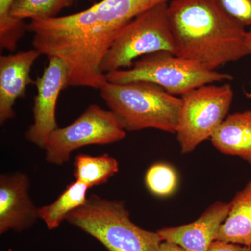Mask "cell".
<instances>
[{
  "label": "cell",
  "mask_w": 251,
  "mask_h": 251,
  "mask_svg": "<svg viewBox=\"0 0 251 251\" xmlns=\"http://www.w3.org/2000/svg\"><path fill=\"white\" fill-rule=\"evenodd\" d=\"M171 1L101 0L76 14L33 20L27 30L34 34V49L65 63L68 87L100 90L107 82L100 64L122 29L146 10Z\"/></svg>",
  "instance_id": "cell-1"
},
{
  "label": "cell",
  "mask_w": 251,
  "mask_h": 251,
  "mask_svg": "<svg viewBox=\"0 0 251 251\" xmlns=\"http://www.w3.org/2000/svg\"><path fill=\"white\" fill-rule=\"evenodd\" d=\"M168 16L179 57L216 70L251 54L246 27L219 0H171Z\"/></svg>",
  "instance_id": "cell-2"
},
{
  "label": "cell",
  "mask_w": 251,
  "mask_h": 251,
  "mask_svg": "<svg viewBox=\"0 0 251 251\" xmlns=\"http://www.w3.org/2000/svg\"><path fill=\"white\" fill-rule=\"evenodd\" d=\"M100 94L126 131L154 128L170 133L177 130L181 99L156 84L107 82Z\"/></svg>",
  "instance_id": "cell-3"
},
{
  "label": "cell",
  "mask_w": 251,
  "mask_h": 251,
  "mask_svg": "<svg viewBox=\"0 0 251 251\" xmlns=\"http://www.w3.org/2000/svg\"><path fill=\"white\" fill-rule=\"evenodd\" d=\"M66 221L95 238L108 251H161L163 240L158 232L135 225L122 201L91 195Z\"/></svg>",
  "instance_id": "cell-4"
},
{
  "label": "cell",
  "mask_w": 251,
  "mask_h": 251,
  "mask_svg": "<svg viewBox=\"0 0 251 251\" xmlns=\"http://www.w3.org/2000/svg\"><path fill=\"white\" fill-rule=\"evenodd\" d=\"M105 75L107 82L114 84L151 82L175 96H182L201 86L233 79L228 74L211 70L168 51L147 54L135 61L130 69L113 71Z\"/></svg>",
  "instance_id": "cell-5"
},
{
  "label": "cell",
  "mask_w": 251,
  "mask_h": 251,
  "mask_svg": "<svg viewBox=\"0 0 251 251\" xmlns=\"http://www.w3.org/2000/svg\"><path fill=\"white\" fill-rule=\"evenodd\" d=\"M169 2L159 3L146 10L122 29L102 60V74L130 69L137 58L153 52L175 54L168 16Z\"/></svg>",
  "instance_id": "cell-6"
},
{
  "label": "cell",
  "mask_w": 251,
  "mask_h": 251,
  "mask_svg": "<svg viewBox=\"0 0 251 251\" xmlns=\"http://www.w3.org/2000/svg\"><path fill=\"white\" fill-rule=\"evenodd\" d=\"M233 97L229 83L201 86L181 96L175 134L182 154L192 152L200 144L210 139L228 115Z\"/></svg>",
  "instance_id": "cell-7"
},
{
  "label": "cell",
  "mask_w": 251,
  "mask_h": 251,
  "mask_svg": "<svg viewBox=\"0 0 251 251\" xmlns=\"http://www.w3.org/2000/svg\"><path fill=\"white\" fill-rule=\"evenodd\" d=\"M126 135V131L111 110L92 104L71 125L50 135L44 147L46 161L62 166L77 149L116 143Z\"/></svg>",
  "instance_id": "cell-8"
},
{
  "label": "cell",
  "mask_w": 251,
  "mask_h": 251,
  "mask_svg": "<svg viewBox=\"0 0 251 251\" xmlns=\"http://www.w3.org/2000/svg\"><path fill=\"white\" fill-rule=\"evenodd\" d=\"M42 76L35 84L37 94L34 98V122L25 133L28 141L44 149L50 135L58 128L56 106L61 91L68 87V68L57 57L49 58Z\"/></svg>",
  "instance_id": "cell-9"
},
{
  "label": "cell",
  "mask_w": 251,
  "mask_h": 251,
  "mask_svg": "<svg viewBox=\"0 0 251 251\" xmlns=\"http://www.w3.org/2000/svg\"><path fill=\"white\" fill-rule=\"evenodd\" d=\"M30 180L21 172L0 175V234L22 232L39 219V208L29 195Z\"/></svg>",
  "instance_id": "cell-10"
},
{
  "label": "cell",
  "mask_w": 251,
  "mask_h": 251,
  "mask_svg": "<svg viewBox=\"0 0 251 251\" xmlns=\"http://www.w3.org/2000/svg\"><path fill=\"white\" fill-rule=\"evenodd\" d=\"M229 210V202L217 201L191 224L165 227L156 232L163 242L174 243L186 251H208L216 240L220 227L227 219Z\"/></svg>",
  "instance_id": "cell-11"
},
{
  "label": "cell",
  "mask_w": 251,
  "mask_h": 251,
  "mask_svg": "<svg viewBox=\"0 0 251 251\" xmlns=\"http://www.w3.org/2000/svg\"><path fill=\"white\" fill-rule=\"evenodd\" d=\"M41 55L33 49L0 57V123L4 125L15 117L14 106L24 97L27 87L35 84L30 76L31 67Z\"/></svg>",
  "instance_id": "cell-12"
},
{
  "label": "cell",
  "mask_w": 251,
  "mask_h": 251,
  "mask_svg": "<svg viewBox=\"0 0 251 251\" xmlns=\"http://www.w3.org/2000/svg\"><path fill=\"white\" fill-rule=\"evenodd\" d=\"M210 140L221 153L239 157L251 165V110L227 115Z\"/></svg>",
  "instance_id": "cell-13"
},
{
  "label": "cell",
  "mask_w": 251,
  "mask_h": 251,
  "mask_svg": "<svg viewBox=\"0 0 251 251\" xmlns=\"http://www.w3.org/2000/svg\"><path fill=\"white\" fill-rule=\"evenodd\" d=\"M216 240L251 247V180L232 198Z\"/></svg>",
  "instance_id": "cell-14"
},
{
  "label": "cell",
  "mask_w": 251,
  "mask_h": 251,
  "mask_svg": "<svg viewBox=\"0 0 251 251\" xmlns=\"http://www.w3.org/2000/svg\"><path fill=\"white\" fill-rule=\"evenodd\" d=\"M88 186L75 180L68 185L54 202L39 208V219L49 230L57 228L72 211L87 202Z\"/></svg>",
  "instance_id": "cell-15"
},
{
  "label": "cell",
  "mask_w": 251,
  "mask_h": 251,
  "mask_svg": "<svg viewBox=\"0 0 251 251\" xmlns=\"http://www.w3.org/2000/svg\"><path fill=\"white\" fill-rule=\"evenodd\" d=\"M118 171V162L107 153L99 156L80 153L74 161L75 179L90 188L108 182Z\"/></svg>",
  "instance_id": "cell-16"
},
{
  "label": "cell",
  "mask_w": 251,
  "mask_h": 251,
  "mask_svg": "<svg viewBox=\"0 0 251 251\" xmlns=\"http://www.w3.org/2000/svg\"><path fill=\"white\" fill-rule=\"evenodd\" d=\"M74 0H14L10 17L16 21L29 18L44 20L57 17L64 8L68 7Z\"/></svg>",
  "instance_id": "cell-17"
},
{
  "label": "cell",
  "mask_w": 251,
  "mask_h": 251,
  "mask_svg": "<svg viewBox=\"0 0 251 251\" xmlns=\"http://www.w3.org/2000/svg\"><path fill=\"white\" fill-rule=\"evenodd\" d=\"M177 182L176 172L166 163H155L150 167L145 175L147 188L158 197H166L171 195L176 189Z\"/></svg>",
  "instance_id": "cell-18"
},
{
  "label": "cell",
  "mask_w": 251,
  "mask_h": 251,
  "mask_svg": "<svg viewBox=\"0 0 251 251\" xmlns=\"http://www.w3.org/2000/svg\"><path fill=\"white\" fill-rule=\"evenodd\" d=\"M14 0H0V46L1 49L16 50L20 39L27 30L23 21H16L10 17V10Z\"/></svg>",
  "instance_id": "cell-19"
},
{
  "label": "cell",
  "mask_w": 251,
  "mask_h": 251,
  "mask_svg": "<svg viewBox=\"0 0 251 251\" xmlns=\"http://www.w3.org/2000/svg\"><path fill=\"white\" fill-rule=\"evenodd\" d=\"M220 4L244 27H251V0H219Z\"/></svg>",
  "instance_id": "cell-20"
},
{
  "label": "cell",
  "mask_w": 251,
  "mask_h": 251,
  "mask_svg": "<svg viewBox=\"0 0 251 251\" xmlns=\"http://www.w3.org/2000/svg\"><path fill=\"white\" fill-rule=\"evenodd\" d=\"M208 251H251V247L216 240L211 244Z\"/></svg>",
  "instance_id": "cell-21"
},
{
  "label": "cell",
  "mask_w": 251,
  "mask_h": 251,
  "mask_svg": "<svg viewBox=\"0 0 251 251\" xmlns=\"http://www.w3.org/2000/svg\"><path fill=\"white\" fill-rule=\"evenodd\" d=\"M161 251H186L182 247L174 243L163 242L161 244Z\"/></svg>",
  "instance_id": "cell-22"
},
{
  "label": "cell",
  "mask_w": 251,
  "mask_h": 251,
  "mask_svg": "<svg viewBox=\"0 0 251 251\" xmlns=\"http://www.w3.org/2000/svg\"><path fill=\"white\" fill-rule=\"evenodd\" d=\"M247 44L248 48H249L251 52V27H249V30H247ZM245 94L248 99H251V92H245Z\"/></svg>",
  "instance_id": "cell-23"
}]
</instances>
